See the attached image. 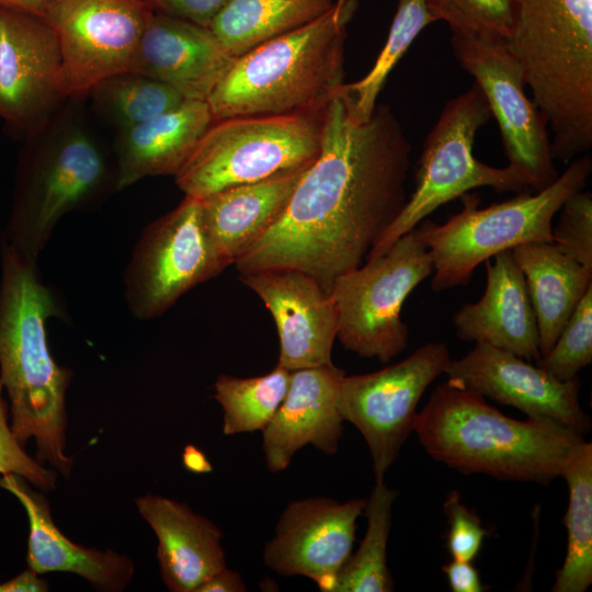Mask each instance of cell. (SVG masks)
I'll return each mask as SVG.
<instances>
[{
  "label": "cell",
  "instance_id": "6da1fadb",
  "mask_svg": "<svg viewBox=\"0 0 592 592\" xmlns=\"http://www.w3.org/2000/svg\"><path fill=\"white\" fill-rule=\"evenodd\" d=\"M344 84L325 110L318 157L281 219L234 263L239 274L298 269L330 293L337 277L363 264L406 204L412 147L403 128L383 104L358 121Z\"/></svg>",
  "mask_w": 592,
  "mask_h": 592
},
{
  "label": "cell",
  "instance_id": "7a4b0ae2",
  "mask_svg": "<svg viewBox=\"0 0 592 592\" xmlns=\"http://www.w3.org/2000/svg\"><path fill=\"white\" fill-rule=\"evenodd\" d=\"M36 263L1 239L0 383L15 439L23 447L34 439V458L68 478L73 459L65 453L66 391L72 372L53 358L45 327L50 317L67 315Z\"/></svg>",
  "mask_w": 592,
  "mask_h": 592
},
{
  "label": "cell",
  "instance_id": "3957f363",
  "mask_svg": "<svg viewBox=\"0 0 592 592\" xmlns=\"http://www.w3.org/2000/svg\"><path fill=\"white\" fill-rule=\"evenodd\" d=\"M413 431L431 457L464 475L542 485L561 477L585 441L554 421L506 417L485 397L449 382L432 391Z\"/></svg>",
  "mask_w": 592,
  "mask_h": 592
},
{
  "label": "cell",
  "instance_id": "277c9868",
  "mask_svg": "<svg viewBox=\"0 0 592 592\" xmlns=\"http://www.w3.org/2000/svg\"><path fill=\"white\" fill-rule=\"evenodd\" d=\"M358 0L235 58L207 99L214 121L323 111L344 84V44Z\"/></svg>",
  "mask_w": 592,
  "mask_h": 592
},
{
  "label": "cell",
  "instance_id": "5b68a950",
  "mask_svg": "<svg viewBox=\"0 0 592 592\" xmlns=\"http://www.w3.org/2000/svg\"><path fill=\"white\" fill-rule=\"evenodd\" d=\"M592 171L590 155L572 161L545 189L479 208L476 194L460 196L463 208L444 224L417 226L432 257L431 288L466 285L475 269L491 257L528 242H553V218L562 204L584 189Z\"/></svg>",
  "mask_w": 592,
  "mask_h": 592
},
{
  "label": "cell",
  "instance_id": "8992f818",
  "mask_svg": "<svg viewBox=\"0 0 592 592\" xmlns=\"http://www.w3.org/2000/svg\"><path fill=\"white\" fill-rule=\"evenodd\" d=\"M325 110L214 121L174 175L178 186L201 200L308 168L321 149Z\"/></svg>",
  "mask_w": 592,
  "mask_h": 592
},
{
  "label": "cell",
  "instance_id": "52a82bcc",
  "mask_svg": "<svg viewBox=\"0 0 592 592\" xmlns=\"http://www.w3.org/2000/svg\"><path fill=\"white\" fill-rule=\"evenodd\" d=\"M491 117L485 94L476 82L445 104L423 143L413 192L366 260L383 255L397 239L439 207L474 189L489 186L500 193L533 192L527 177L516 168L491 167L475 157L477 132Z\"/></svg>",
  "mask_w": 592,
  "mask_h": 592
},
{
  "label": "cell",
  "instance_id": "ba28073f",
  "mask_svg": "<svg viewBox=\"0 0 592 592\" xmlns=\"http://www.w3.org/2000/svg\"><path fill=\"white\" fill-rule=\"evenodd\" d=\"M110 184L116 190V172L101 148L81 128L68 129L23 156L2 239L37 262L59 219L91 205Z\"/></svg>",
  "mask_w": 592,
  "mask_h": 592
},
{
  "label": "cell",
  "instance_id": "9c48e42d",
  "mask_svg": "<svg viewBox=\"0 0 592 592\" xmlns=\"http://www.w3.org/2000/svg\"><path fill=\"white\" fill-rule=\"evenodd\" d=\"M434 264L418 228L397 239L380 257L333 282L330 293L338 311L337 338L361 357L387 363L408 345L401 308Z\"/></svg>",
  "mask_w": 592,
  "mask_h": 592
},
{
  "label": "cell",
  "instance_id": "30bf717a",
  "mask_svg": "<svg viewBox=\"0 0 592 592\" xmlns=\"http://www.w3.org/2000/svg\"><path fill=\"white\" fill-rule=\"evenodd\" d=\"M227 266L205 229L201 200L185 196L141 232L124 273L127 306L138 319L157 318Z\"/></svg>",
  "mask_w": 592,
  "mask_h": 592
},
{
  "label": "cell",
  "instance_id": "8fae6325",
  "mask_svg": "<svg viewBox=\"0 0 592 592\" xmlns=\"http://www.w3.org/2000/svg\"><path fill=\"white\" fill-rule=\"evenodd\" d=\"M452 49L463 69L480 87L496 118L510 166L524 173L533 192L559 175L547 122L525 93L522 68L505 38L452 33Z\"/></svg>",
  "mask_w": 592,
  "mask_h": 592
},
{
  "label": "cell",
  "instance_id": "7c38bea8",
  "mask_svg": "<svg viewBox=\"0 0 592 592\" xmlns=\"http://www.w3.org/2000/svg\"><path fill=\"white\" fill-rule=\"evenodd\" d=\"M447 345L428 342L405 360L383 369L344 376L339 408L363 435L373 460L375 480L384 479L409 434L426 388L451 362Z\"/></svg>",
  "mask_w": 592,
  "mask_h": 592
},
{
  "label": "cell",
  "instance_id": "4fadbf2b",
  "mask_svg": "<svg viewBox=\"0 0 592 592\" xmlns=\"http://www.w3.org/2000/svg\"><path fill=\"white\" fill-rule=\"evenodd\" d=\"M152 11L148 0H48L43 19L59 44L65 95L128 72Z\"/></svg>",
  "mask_w": 592,
  "mask_h": 592
},
{
  "label": "cell",
  "instance_id": "5bb4252c",
  "mask_svg": "<svg viewBox=\"0 0 592 592\" xmlns=\"http://www.w3.org/2000/svg\"><path fill=\"white\" fill-rule=\"evenodd\" d=\"M445 374L447 382L514 407L530 419L554 421L581 435L591 429L580 405L578 376L559 380L538 365L485 343H475L466 355L451 360Z\"/></svg>",
  "mask_w": 592,
  "mask_h": 592
},
{
  "label": "cell",
  "instance_id": "9a60e30c",
  "mask_svg": "<svg viewBox=\"0 0 592 592\" xmlns=\"http://www.w3.org/2000/svg\"><path fill=\"white\" fill-rule=\"evenodd\" d=\"M65 95L59 44L37 15L0 8V118L31 133Z\"/></svg>",
  "mask_w": 592,
  "mask_h": 592
},
{
  "label": "cell",
  "instance_id": "2e32d148",
  "mask_svg": "<svg viewBox=\"0 0 592 592\" xmlns=\"http://www.w3.org/2000/svg\"><path fill=\"white\" fill-rule=\"evenodd\" d=\"M365 504L366 499L339 502L308 498L291 502L264 548L265 565L285 577L305 576L321 591L332 592L337 576L351 555L356 520Z\"/></svg>",
  "mask_w": 592,
  "mask_h": 592
},
{
  "label": "cell",
  "instance_id": "e0dca14e",
  "mask_svg": "<svg viewBox=\"0 0 592 592\" xmlns=\"http://www.w3.org/2000/svg\"><path fill=\"white\" fill-rule=\"evenodd\" d=\"M273 317L280 339L277 364L288 371L332 364L338 311L331 293L310 274L293 267L241 273Z\"/></svg>",
  "mask_w": 592,
  "mask_h": 592
},
{
  "label": "cell",
  "instance_id": "ac0fdd59",
  "mask_svg": "<svg viewBox=\"0 0 592 592\" xmlns=\"http://www.w3.org/2000/svg\"><path fill=\"white\" fill-rule=\"evenodd\" d=\"M234 60L208 27L153 10L128 72L164 83L186 101H207Z\"/></svg>",
  "mask_w": 592,
  "mask_h": 592
},
{
  "label": "cell",
  "instance_id": "d6986e66",
  "mask_svg": "<svg viewBox=\"0 0 592 592\" xmlns=\"http://www.w3.org/2000/svg\"><path fill=\"white\" fill-rule=\"evenodd\" d=\"M344 371L333 363L291 372L284 400L263 430V452L272 473L284 470L307 444L327 455L339 447L343 418L339 408Z\"/></svg>",
  "mask_w": 592,
  "mask_h": 592
},
{
  "label": "cell",
  "instance_id": "ffe728a7",
  "mask_svg": "<svg viewBox=\"0 0 592 592\" xmlns=\"http://www.w3.org/2000/svg\"><path fill=\"white\" fill-rule=\"evenodd\" d=\"M487 264V285L476 303L464 304L453 316L457 337L513 353L528 362L540 358L536 317L524 275L511 250Z\"/></svg>",
  "mask_w": 592,
  "mask_h": 592
},
{
  "label": "cell",
  "instance_id": "44dd1931",
  "mask_svg": "<svg viewBox=\"0 0 592 592\" xmlns=\"http://www.w3.org/2000/svg\"><path fill=\"white\" fill-rule=\"evenodd\" d=\"M0 488L23 505L30 524L26 561L36 573L64 571L86 579L95 590L123 591L134 576V563L113 550L100 551L71 542L53 521L47 499L16 474H2Z\"/></svg>",
  "mask_w": 592,
  "mask_h": 592
},
{
  "label": "cell",
  "instance_id": "7402d4cb",
  "mask_svg": "<svg viewBox=\"0 0 592 592\" xmlns=\"http://www.w3.org/2000/svg\"><path fill=\"white\" fill-rule=\"evenodd\" d=\"M138 512L158 538L162 580L172 592H194L226 567L221 531L186 503L157 494L135 500Z\"/></svg>",
  "mask_w": 592,
  "mask_h": 592
},
{
  "label": "cell",
  "instance_id": "603a6c76",
  "mask_svg": "<svg viewBox=\"0 0 592 592\" xmlns=\"http://www.w3.org/2000/svg\"><path fill=\"white\" fill-rule=\"evenodd\" d=\"M306 169L201 198L205 229L228 265L252 249L281 219Z\"/></svg>",
  "mask_w": 592,
  "mask_h": 592
},
{
  "label": "cell",
  "instance_id": "cb8c5ba5",
  "mask_svg": "<svg viewBox=\"0 0 592 592\" xmlns=\"http://www.w3.org/2000/svg\"><path fill=\"white\" fill-rule=\"evenodd\" d=\"M213 122L206 101L189 100L123 128L117 144L116 190L147 177L175 175Z\"/></svg>",
  "mask_w": 592,
  "mask_h": 592
},
{
  "label": "cell",
  "instance_id": "d4e9b609",
  "mask_svg": "<svg viewBox=\"0 0 592 592\" xmlns=\"http://www.w3.org/2000/svg\"><path fill=\"white\" fill-rule=\"evenodd\" d=\"M511 251L525 278L542 357L592 285V267L571 259L553 242H528Z\"/></svg>",
  "mask_w": 592,
  "mask_h": 592
},
{
  "label": "cell",
  "instance_id": "484cf974",
  "mask_svg": "<svg viewBox=\"0 0 592 592\" xmlns=\"http://www.w3.org/2000/svg\"><path fill=\"white\" fill-rule=\"evenodd\" d=\"M334 0H228L208 29L234 58L327 12Z\"/></svg>",
  "mask_w": 592,
  "mask_h": 592
},
{
  "label": "cell",
  "instance_id": "4316f807",
  "mask_svg": "<svg viewBox=\"0 0 592 592\" xmlns=\"http://www.w3.org/2000/svg\"><path fill=\"white\" fill-rule=\"evenodd\" d=\"M569 501L565 561L556 574L553 592H584L592 582V444L584 441L562 470Z\"/></svg>",
  "mask_w": 592,
  "mask_h": 592
},
{
  "label": "cell",
  "instance_id": "83f0119b",
  "mask_svg": "<svg viewBox=\"0 0 592 592\" xmlns=\"http://www.w3.org/2000/svg\"><path fill=\"white\" fill-rule=\"evenodd\" d=\"M398 491L375 480L365 513L367 527L357 551L340 569L332 592H388L394 590L387 567V542L392 504Z\"/></svg>",
  "mask_w": 592,
  "mask_h": 592
},
{
  "label": "cell",
  "instance_id": "f1b7e54d",
  "mask_svg": "<svg viewBox=\"0 0 592 592\" xmlns=\"http://www.w3.org/2000/svg\"><path fill=\"white\" fill-rule=\"evenodd\" d=\"M289 379L291 371L280 364L257 377L219 375L214 398L224 411V434L263 431L284 400Z\"/></svg>",
  "mask_w": 592,
  "mask_h": 592
},
{
  "label": "cell",
  "instance_id": "f546056e",
  "mask_svg": "<svg viewBox=\"0 0 592 592\" xmlns=\"http://www.w3.org/2000/svg\"><path fill=\"white\" fill-rule=\"evenodd\" d=\"M434 22L436 19L428 0H398L386 42L373 67L358 81L344 84L351 98L353 114L358 121L364 122L371 117L389 73L415 37Z\"/></svg>",
  "mask_w": 592,
  "mask_h": 592
},
{
  "label": "cell",
  "instance_id": "4dcf8cb0",
  "mask_svg": "<svg viewBox=\"0 0 592 592\" xmlns=\"http://www.w3.org/2000/svg\"><path fill=\"white\" fill-rule=\"evenodd\" d=\"M91 92L101 110L123 128L171 111L186 101L169 86L132 72L107 78Z\"/></svg>",
  "mask_w": 592,
  "mask_h": 592
},
{
  "label": "cell",
  "instance_id": "1f68e13d",
  "mask_svg": "<svg viewBox=\"0 0 592 592\" xmlns=\"http://www.w3.org/2000/svg\"><path fill=\"white\" fill-rule=\"evenodd\" d=\"M592 361V285L580 299L549 352L536 365L559 380H570Z\"/></svg>",
  "mask_w": 592,
  "mask_h": 592
},
{
  "label": "cell",
  "instance_id": "d6a6232c",
  "mask_svg": "<svg viewBox=\"0 0 592 592\" xmlns=\"http://www.w3.org/2000/svg\"><path fill=\"white\" fill-rule=\"evenodd\" d=\"M436 21L452 33L492 35L508 39L515 19V0H428Z\"/></svg>",
  "mask_w": 592,
  "mask_h": 592
},
{
  "label": "cell",
  "instance_id": "836d02e7",
  "mask_svg": "<svg viewBox=\"0 0 592 592\" xmlns=\"http://www.w3.org/2000/svg\"><path fill=\"white\" fill-rule=\"evenodd\" d=\"M553 243L577 262L592 267V194L579 191L559 209Z\"/></svg>",
  "mask_w": 592,
  "mask_h": 592
},
{
  "label": "cell",
  "instance_id": "e575fe53",
  "mask_svg": "<svg viewBox=\"0 0 592 592\" xmlns=\"http://www.w3.org/2000/svg\"><path fill=\"white\" fill-rule=\"evenodd\" d=\"M2 390L0 383V474L20 475L42 491L52 492L56 488L58 473L29 456L15 439L8 421L9 406Z\"/></svg>",
  "mask_w": 592,
  "mask_h": 592
},
{
  "label": "cell",
  "instance_id": "d590c367",
  "mask_svg": "<svg viewBox=\"0 0 592 592\" xmlns=\"http://www.w3.org/2000/svg\"><path fill=\"white\" fill-rule=\"evenodd\" d=\"M443 509L449 526L446 543L452 558L473 561L487 534L481 520L460 501L457 491L447 494Z\"/></svg>",
  "mask_w": 592,
  "mask_h": 592
},
{
  "label": "cell",
  "instance_id": "8d00e7d4",
  "mask_svg": "<svg viewBox=\"0 0 592 592\" xmlns=\"http://www.w3.org/2000/svg\"><path fill=\"white\" fill-rule=\"evenodd\" d=\"M157 12L208 27L228 0H148Z\"/></svg>",
  "mask_w": 592,
  "mask_h": 592
},
{
  "label": "cell",
  "instance_id": "74e56055",
  "mask_svg": "<svg viewBox=\"0 0 592 592\" xmlns=\"http://www.w3.org/2000/svg\"><path fill=\"white\" fill-rule=\"evenodd\" d=\"M442 571L453 592H482L489 588L481 582L471 561L453 559L442 567Z\"/></svg>",
  "mask_w": 592,
  "mask_h": 592
},
{
  "label": "cell",
  "instance_id": "f35d334b",
  "mask_svg": "<svg viewBox=\"0 0 592 592\" xmlns=\"http://www.w3.org/2000/svg\"><path fill=\"white\" fill-rule=\"evenodd\" d=\"M247 587L242 577L227 567L220 569L205 581L194 592H244Z\"/></svg>",
  "mask_w": 592,
  "mask_h": 592
},
{
  "label": "cell",
  "instance_id": "ab89813d",
  "mask_svg": "<svg viewBox=\"0 0 592 592\" xmlns=\"http://www.w3.org/2000/svg\"><path fill=\"white\" fill-rule=\"evenodd\" d=\"M48 589V582L30 568L0 583V592H46Z\"/></svg>",
  "mask_w": 592,
  "mask_h": 592
},
{
  "label": "cell",
  "instance_id": "60d3db41",
  "mask_svg": "<svg viewBox=\"0 0 592 592\" xmlns=\"http://www.w3.org/2000/svg\"><path fill=\"white\" fill-rule=\"evenodd\" d=\"M182 462L184 467L193 474H208L213 470L212 464L206 455L192 444L184 447Z\"/></svg>",
  "mask_w": 592,
  "mask_h": 592
},
{
  "label": "cell",
  "instance_id": "b9f144b4",
  "mask_svg": "<svg viewBox=\"0 0 592 592\" xmlns=\"http://www.w3.org/2000/svg\"><path fill=\"white\" fill-rule=\"evenodd\" d=\"M48 0H0V8L26 12L43 18Z\"/></svg>",
  "mask_w": 592,
  "mask_h": 592
}]
</instances>
